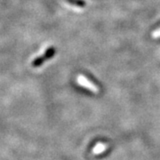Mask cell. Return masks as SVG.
<instances>
[{
	"label": "cell",
	"mask_w": 160,
	"mask_h": 160,
	"mask_svg": "<svg viewBox=\"0 0 160 160\" xmlns=\"http://www.w3.org/2000/svg\"><path fill=\"white\" fill-rule=\"evenodd\" d=\"M77 83L80 86H82L84 88H86L87 90L91 91L93 93H98L100 92V89L98 88V86L95 84H93L91 80H89L86 77L83 76V75L78 76V78H77Z\"/></svg>",
	"instance_id": "1"
},
{
	"label": "cell",
	"mask_w": 160,
	"mask_h": 160,
	"mask_svg": "<svg viewBox=\"0 0 160 160\" xmlns=\"http://www.w3.org/2000/svg\"><path fill=\"white\" fill-rule=\"evenodd\" d=\"M108 147H109V146H108V144H106V143L98 142L97 144L94 146L93 149H92V153L94 155L102 154L105 150H107Z\"/></svg>",
	"instance_id": "2"
},
{
	"label": "cell",
	"mask_w": 160,
	"mask_h": 160,
	"mask_svg": "<svg viewBox=\"0 0 160 160\" xmlns=\"http://www.w3.org/2000/svg\"><path fill=\"white\" fill-rule=\"evenodd\" d=\"M46 60V59L44 57L43 55H42V56H39V57H37L36 59H34V61L32 62V66H33V67H38L41 64H43V63L45 62Z\"/></svg>",
	"instance_id": "3"
},
{
	"label": "cell",
	"mask_w": 160,
	"mask_h": 160,
	"mask_svg": "<svg viewBox=\"0 0 160 160\" xmlns=\"http://www.w3.org/2000/svg\"><path fill=\"white\" fill-rule=\"evenodd\" d=\"M53 54H54V49L52 47H49L48 49H46L43 56L46 59H50V58L53 56Z\"/></svg>",
	"instance_id": "4"
},
{
	"label": "cell",
	"mask_w": 160,
	"mask_h": 160,
	"mask_svg": "<svg viewBox=\"0 0 160 160\" xmlns=\"http://www.w3.org/2000/svg\"><path fill=\"white\" fill-rule=\"evenodd\" d=\"M151 37L153 38H160V28H158V29H155L154 31L152 32L151 34Z\"/></svg>",
	"instance_id": "5"
}]
</instances>
